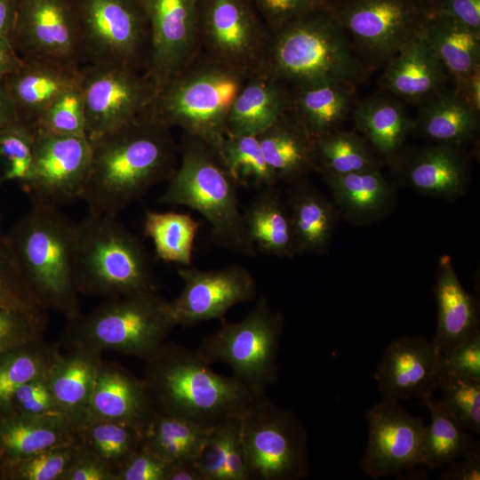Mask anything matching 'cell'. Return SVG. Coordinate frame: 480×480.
Here are the masks:
<instances>
[{"label": "cell", "mask_w": 480, "mask_h": 480, "mask_svg": "<svg viewBox=\"0 0 480 480\" xmlns=\"http://www.w3.org/2000/svg\"><path fill=\"white\" fill-rule=\"evenodd\" d=\"M59 349L47 372L56 405L63 415L78 425L85 421L101 354L76 345Z\"/></svg>", "instance_id": "cb8c5ba5"}, {"label": "cell", "mask_w": 480, "mask_h": 480, "mask_svg": "<svg viewBox=\"0 0 480 480\" xmlns=\"http://www.w3.org/2000/svg\"><path fill=\"white\" fill-rule=\"evenodd\" d=\"M116 218L88 213L75 224L73 267L79 293L111 299L156 291L143 245Z\"/></svg>", "instance_id": "8992f818"}, {"label": "cell", "mask_w": 480, "mask_h": 480, "mask_svg": "<svg viewBox=\"0 0 480 480\" xmlns=\"http://www.w3.org/2000/svg\"><path fill=\"white\" fill-rule=\"evenodd\" d=\"M443 468L441 480H479L480 452L452 460Z\"/></svg>", "instance_id": "680465c9"}, {"label": "cell", "mask_w": 480, "mask_h": 480, "mask_svg": "<svg viewBox=\"0 0 480 480\" xmlns=\"http://www.w3.org/2000/svg\"><path fill=\"white\" fill-rule=\"evenodd\" d=\"M240 419L231 418L210 429L195 457L204 480H251Z\"/></svg>", "instance_id": "d590c367"}, {"label": "cell", "mask_w": 480, "mask_h": 480, "mask_svg": "<svg viewBox=\"0 0 480 480\" xmlns=\"http://www.w3.org/2000/svg\"><path fill=\"white\" fill-rule=\"evenodd\" d=\"M258 72L290 89L325 81L356 85L369 73L346 31L324 6L271 29Z\"/></svg>", "instance_id": "3957f363"}, {"label": "cell", "mask_w": 480, "mask_h": 480, "mask_svg": "<svg viewBox=\"0 0 480 480\" xmlns=\"http://www.w3.org/2000/svg\"><path fill=\"white\" fill-rule=\"evenodd\" d=\"M80 425L63 414H11L0 422V454L11 466L43 450L79 438Z\"/></svg>", "instance_id": "83f0119b"}, {"label": "cell", "mask_w": 480, "mask_h": 480, "mask_svg": "<svg viewBox=\"0 0 480 480\" xmlns=\"http://www.w3.org/2000/svg\"><path fill=\"white\" fill-rule=\"evenodd\" d=\"M442 380L450 376L480 380V332L440 354Z\"/></svg>", "instance_id": "f5cc1de1"}, {"label": "cell", "mask_w": 480, "mask_h": 480, "mask_svg": "<svg viewBox=\"0 0 480 480\" xmlns=\"http://www.w3.org/2000/svg\"><path fill=\"white\" fill-rule=\"evenodd\" d=\"M168 465L141 447L119 468L116 480H165Z\"/></svg>", "instance_id": "11a10c76"}, {"label": "cell", "mask_w": 480, "mask_h": 480, "mask_svg": "<svg viewBox=\"0 0 480 480\" xmlns=\"http://www.w3.org/2000/svg\"><path fill=\"white\" fill-rule=\"evenodd\" d=\"M435 293L437 322L431 341L442 354L480 332L479 316L475 300L461 285L447 255L438 263Z\"/></svg>", "instance_id": "4316f807"}, {"label": "cell", "mask_w": 480, "mask_h": 480, "mask_svg": "<svg viewBox=\"0 0 480 480\" xmlns=\"http://www.w3.org/2000/svg\"><path fill=\"white\" fill-rule=\"evenodd\" d=\"M165 480H204L195 459L169 463Z\"/></svg>", "instance_id": "6125c7cd"}, {"label": "cell", "mask_w": 480, "mask_h": 480, "mask_svg": "<svg viewBox=\"0 0 480 480\" xmlns=\"http://www.w3.org/2000/svg\"><path fill=\"white\" fill-rule=\"evenodd\" d=\"M63 480H116V476L81 444L80 451Z\"/></svg>", "instance_id": "6f0895ef"}, {"label": "cell", "mask_w": 480, "mask_h": 480, "mask_svg": "<svg viewBox=\"0 0 480 480\" xmlns=\"http://www.w3.org/2000/svg\"><path fill=\"white\" fill-rule=\"evenodd\" d=\"M178 274L183 289L170 301L176 325L190 326L208 320H221L232 307L252 301L257 293L254 276L242 266L208 270L181 266Z\"/></svg>", "instance_id": "ac0fdd59"}, {"label": "cell", "mask_w": 480, "mask_h": 480, "mask_svg": "<svg viewBox=\"0 0 480 480\" xmlns=\"http://www.w3.org/2000/svg\"><path fill=\"white\" fill-rule=\"evenodd\" d=\"M59 348L43 339L0 353V409L10 413L16 390L47 372Z\"/></svg>", "instance_id": "b9f144b4"}, {"label": "cell", "mask_w": 480, "mask_h": 480, "mask_svg": "<svg viewBox=\"0 0 480 480\" xmlns=\"http://www.w3.org/2000/svg\"><path fill=\"white\" fill-rule=\"evenodd\" d=\"M353 120L373 148L388 158L401 150L407 135L413 131V120L402 101L384 91L361 100L354 108Z\"/></svg>", "instance_id": "1f68e13d"}, {"label": "cell", "mask_w": 480, "mask_h": 480, "mask_svg": "<svg viewBox=\"0 0 480 480\" xmlns=\"http://www.w3.org/2000/svg\"><path fill=\"white\" fill-rule=\"evenodd\" d=\"M452 80L453 89L462 100L476 111H480V68Z\"/></svg>", "instance_id": "91938a15"}, {"label": "cell", "mask_w": 480, "mask_h": 480, "mask_svg": "<svg viewBox=\"0 0 480 480\" xmlns=\"http://www.w3.org/2000/svg\"><path fill=\"white\" fill-rule=\"evenodd\" d=\"M420 36L453 79L480 68V33L442 14H428Z\"/></svg>", "instance_id": "e575fe53"}, {"label": "cell", "mask_w": 480, "mask_h": 480, "mask_svg": "<svg viewBox=\"0 0 480 480\" xmlns=\"http://www.w3.org/2000/svg\"><path fill=\"white\" fill-rule=\"evenodd\" d=\"M428 14L449 16L480 33V0H427Z\"/></svg>", "instance_id": "9f6ffc18"}, {"label": "cell", "mask_w": 480, "mask_h": 480, "mask_svg": "<svg viewBox=\"0 0 480 480\" xmlns=\"http://www.w3.org/2000/svg\"><path fill=\"white\" fill-rule=\"evenodd\" d=\"M289 186L284 201L300 254L323 252L330 243L336 222L332 204L307 179Z\"/></svg>", "instance_id": "836d02e7"}, {"label": "cell", "mask_w": 480, "mask_h": 480, "mask_svg": "<svg viewBox=\"0 0 480 480\" xmlns=\"http://www.w3.org/2000/svg\"><path fill=\"white\" fill-rule=\"evenodd\" d=\"M75 224L59 208L31 204L6 235L11 258L46 310L73 319L81 314L73 267Z\"/></svg>", "instance_id": "277c9868"}, {"label": "cell", "mask_w": 480, "mask_h": 480, "mask_svg": "<svg viewBox=\"0 0 480 480\" xmlns=\"http://www.w3.org/2000/svg\"><path fill=\"white\" fill-rule=\"evenodd\" d=\"M327 0H253L269 29L324 7Z\"/></svg>", "instance_id": "db71d44e"}, {"label": "cell", "mask_w": 480, "mask_h": 480, "mask_svg": "<svg viewBox=\"0 0 480 480\" xmlns=\"http://www.w3.org/2000/svg\"><path fill=\"white\" fill-rule=\"evenodd\" d=\"M440 353L423 336H403L386 348L374 372L384 399L409 400L433 396L440 389Z\"/></svg>", "instance_id": "ffe728a7"}, {"label": "cell", "mask_w": 480, "mask_h": 480, "mask_svg": "<svg viewBox=\"0 0 480 480\" xmlns=\"http://www.w3.org/2000/svg\"><path fill=\"white\" fill-rule=\"evenodd\" d=\"M356 86L341 81H325L291 89L290 110L315 140L340 129L351 109Z\"/></svg>", "instance_id": "4dcf8cb0"}, {"label": "cell", "mask_w": 480, "mask_h": 480, "mask_svg": "<svg viewBox=\"0 0 480 480\" xmlns=\"http://www.w3.org/2000/svg\"><path fill=\"white\" fill-rule=\"evenodd\" d=\"M324 7L351 38L368 71L419 36L428 15L427 0H327Z\"/></svg>", "instance_id": "7c38bea8"}, {"label": "cell", "mask_w": 480, "mask_h": 480, "mask_svg": "<svg viewBox=\"0 0 480 480\" xmlns=\"http://www.w3.org/2000/svg\"><path fill=\"white\" fill-rule=\"evenodd\" d=\"M79 440L116 476L124 463L141 448L142 430L119 422L90 420L81 425Z\"/></svg>", "instance_id": "7bdbcfd3"}, {"label": "cell", "mask_w": 480, "mask_h": 480, "mask_svg": "<svg viewBox=\"0 0 480 480\" xmlns=\"http://www.w3.org/2000/svg\"><path fill=\"white\" fill-rule=\"evenodd\" d=\"M68 321L66 345L100 354L115 351L143 361L166 342L176 326L170 301L156 291L108 299L92 312Z\"/></svg>", "instance_id": "ba28073f"}, {"label": "cell", "mask_w": 480, "mask_h": 480, "mask_svg": "<svg viewBox=\"0 0 480 480\" xmlns=\"http://www.w3.org/2000/svg\"><path fill=\"white\" fill-rule=\"evenodd\" d=\"M220 327L206 336L196 351L210 364H228L233 377L258 395L277 380L276 358L284 318L266 296L240 321L220 320Z\"/></svg>", "instance_id": "9c48e42d"}, {"label": "cell", "mask_w": 480, "mask_h": 480, "mask_svg": "<svg viewBox=\"0 0 480 480\" xmlns=\"http://www.w3.org/2000/svg\"><path fill=\"white\" fill-rule=\"evenodd\" d=\"M440 389V407L461 428L479 434L480 380L450 376L443 379Z\"/></svg>", "instance_id": "7dc6e473"}, {"label": "cell", "mask_w": 480, "mask_h": 480, "mask_svg": "<svg viewBox=\"0 0 480 480\" xmlns=\"http://www.w3.org/2000/svg\"><path fill=\"white\" fill-rule=\"evenodd\" d=\"M87 136H62L36 130L33 158L21 184L31 204L59 208L82 199L92 165Z\"/></svg>", "instance_id": "2e32d148"}, {"label": "cell", "mask_w": 480, "mask_h": 480, "mask_svg": "<svg viewBox=\"0 0 480 480\" xmlns=\"http://www.w3.org/2000/svg\"><path fill=\"white\" fill-rule=\"evenodd\" d=\"M393 157L404 182L422 194L456 197L468 183V163L460 146L436 143Z\"/></svg>", "instance_id": "7402d4cb"}, {"label": "cell", "mask_w": 480, "mask_h": 480, "mask_svg": "<svg viewBox=\"0 0 480 480\" xmlns=\"http://www.w3.org/2000/svg\"><path fill=\"white\" fill-rule=\"evenodd\" d=\"M199 54L246 76L264 61L270 29L253 0H197Z\"/></svg>", "instance_id": "4fadbf2b"}, {"label": "cell", "mask_w": 480, "mask_h": 480, "mask_svg": "<svg viewBox=\"0 0 480 480\" xmlns=\"http://www.w3.org/2000/svg\"><path fill=\"white\" fill-rule=\"evenodd\" d=\"M92 165L82 199L88 213L117 217L179 164L172 129L146 114L91 140Z\"/></svg>", "instance_id": "6da1fadb"}, {"label": "cell", "mask_w": 480, "mask_h": 480, "mask_svg": "<svg viewBox=\"0 0 480 480\" xmlns=\"http://www.w3.org/2000/svg\"><path fill=\"white\" fill-rule=\"evenodd\" d=\"M18 0H0V37H10Z\"/></svg>", "instance_id": "e7e4bbea"}, {"label": "cell", "mask_w": 480, "mask_h": 480, "mask_svg": "<svg viewBox=\"0 0 480 480\" xmlns=\"http://www.w3.org/2000/svg\"><path fill=\"white\" fill-rule=\"evenodd\" d=\"M154 412L142 380L119 364L102 360L84 423L107 420L143 430Z\"/></svg>", "instance_id": "603a6c76"}, {"label": "cell", "mask_w": 480, "mask_h": 480, "mask_svg": "<svg viewBox=\"0 0 480 480\" xmlns=\"http://www.w3.org/2000/svg\"><path fill=\"white\" fill-rule=\"evenodd\" d=\"M45 313L0 307V353L43 339Z\"/></svg>", "instance_id": "681fc988"}, {"label": "cell", "mask_w": 480, "mask_h": 480, "mask_svg": "<svg viewBox=\"0 0 480 480\" xmlns=\"http://www.w3.org/2000/svg\"><path fill=\"white\" fill-rule=\"evenodd\" d=\"M383 66L380 88L404 102L420 106L448 88V72L420 35Z\"/></svg>", "instance_id": "44dd1931"}, {"label": "cell", "mask_w": 480, "mask_h": 480, "mask_svg": "<svg viewBox=\"0 0 480 480\" xmlns=\"http://www.w3.org/2000/svg\"><path fill=\"white\" fill-rule=\"evenodd\" d=\"M179 149L180 161L158 202L196 211L210 224L212 238L219 245L254 256L257 250L239 209L238 186L219 149L186 133H182Z\"/></svg>", "instance_id": "5b68a950"}, {"label": "cell", "mask_w": 480, "mask_h": 480, "mask_svg": "<svg viewBox=\"0 0 480 480\" xmlns=\"http://www.w3.org/2000/svg\"><path fill=\"white\" fill-rule=\"evenodd\" d=\"M197 0H142L150 28L146 74L157 91L199 54Z\"/></svg>", "instance_id": "d6986e66"}, {"label": "cell", "mask_w": 480, "mask_h": 480, "mask_svg": "<svg viewBox=\"0 0 480 480\" xmlns=\"http://www.w3.org/2000/svg\"><path fill=\"white\" fill-rule=\"evenodd\" d=\"M314 153L315 171L322 175L379 167L378 159L364 138L340 129L315 139Z\"/></svg>", "instance_id": "60d3db41"}, {"label": "cell", "mask_w": 480, "mask_h": 480, "mask_svg": "<svg viewBox=\"0 0 480 480\" xmlns=\"http://www.w3.org/2000/svg\"><path fill=\"white\" fill-rule=\"evenodd\" d=\"M36 129L35 124L17 120L0 132V186L15 181L20 186L28 177Z\"/></svg>", "instance_id": "f6af8a7d"}, {"label": "cell", "mask_w": 480, "mask_h": 480, "mask_svg": "<svg viewBox=\"0 0 480 480\" xmlns=\"http://www.w3.org/2000/svg\"><path fill=\"white\" fill-rule=\"evenodd\" d=\"M9 38L23 60L82 67L76 0H18Z\"/></svg>", "instance_id": "9a60e30c"}, {"label": "cell", "mask_w": 480, "mask_h": 480, "mask_svg": "<svg viewBox=\"0 0 480 480\" xmlns=\"http://www.w3.org/2000/svg\"><path fill=\"white\" fill-rule=\"evenodd\" d=\"M19 120L16 109L6 90L4 79H0V132Z\"/></svg>", "instance_id": "be15d7a7"}, {"label": "cell", "mask_w": 480, "mask_h": 480, "mask_svg": "<svg viewBox=\"0 0 480 480\" xmlns=\"http://www.w3.org/2000/svg\"><path fill=\"white\" fill-rule=\"evenodd\" d=\"M80 69L23 60L19 69L3 78L19 119L35 124L60 93L78 82Z\"/></svg>", "instance_id": "484cf974"}, {"label": "cell", "mask_w": 480, "mask_h": 480, "mask_svg": "<svg viewBox=\"0 0 480 480\" xmlns=\"http://www.w3.org/2000/svg\"><path fill=\"white\" fill-rule=\"evenodd\" d=\"M249 76L198 54L157 91L146 115L219 149L231 105Z\"/></svg>", "instance_id": "52a82bcc"}, {"label": "cell", "mask_w": 480, "mask_h": 480, "mask_svg": "<svg viewBox=\"0 0 480 480\" xmlns=\"http://www.w3.org/2000/svg\"><path fill=\"white\" fill-rule=\"evenodd\" d=\"M80 448L78 438L38 452L9 466L12 476L21 480H63Z\"/></svg>", "instance_id": "c3c4849f"}, {"label": "cell", "mask_w": 480, "mask_h": 480, "mask_svg": "<svg viewBox=\"0 0 480 480\" xmlns=\"http://www.w3.org/2000/svg\"><path fill=\"white\" fill-rule=\"evenodd\" d=\"M211 428L154 412L142 430L141 447L166 463L195 459Z\"/></svg>", "instance_id": "f35d334b"}, {"label": "cell", "mask_w": 480, "mask_h": 480, "mask_svg": "<svg viewBox=\"0 0 480 480\" xmlns=\"http://www.w3.org/2000/svg\"><path fill=\"white\" fill-rule=\"evenodd\" d=\"M291 89L261 72L251 75L229 109L226 135H258L291 107Z\"/></svg>", "instance_id": "d4e9b609"}, {"label": "cell", "mask_w": 480, "mask_h": 480, "mask_svg": "<svg viewBox=\"0 0 480 480\" xmlns=\"http://www.w3.org/2000/svg\"><path fill=\"white\" fill-rule=\"evenodd\" d=\"M323 177L336 204L355 220L376 217L391 201L390 185L379 169Z\"/></svg>", "instance_id": "8d00e7d4"}, {"label": "cell", "mask_w": 480, "mask_h": 480, "mask_svg": "<svg viewBox=\"0 0 480 480\" xmlns=\"http://www.w3.org/2000/svg\"><path fill=\"white\" fill-rule=\"evenodd\" d=\"M240 432L251 480L308 476L307 431L292 411L259 396L244 411Z\"/></svg>", "instance_id": "30bf717a"}, {"label": "cell", "mask_w": 480, "mask_h": 480, "mask_svg": "<svg viewBox=\"0 0 480 480\" xmlns=\"http://www.w3.org/2000/svg\"><path fill=\"white\" fill-rule=\"evenodd\" d=\"M243 218L257 251L279 258L300 254L285 201L276 186L258 190Z\"/></svg>", "instance_id": "f546056e"}, {"label": "cell", "mask_w": 480, "mask_h": 480, "mask_svg": "<svg viewBox=\"0 0 480 480\" xmlns=\"http://www.w3.org/2000/svg\"><path fill=\"white\" fill-rule=\"evenodd\" d=\"M79 81L90 140L145 115L157 93L145 72L120 66L86 64Z\"/></svg>", "instance_id": "5bb4252c"}, {"label": "cell", "mask_w": 480, "mask_h": 480, "mask_svg": "<svg viewBox=\"0 0 480 480\" xmlns=\"http://www.w3.org/2000/svg\"><path fill=\"white\" fill-rule=\"evenodd\" d=\"M219 152L238 188L260 190L279 182L256 135H226Z\"/></svg>", "instance_id": "ee69618b"}, {"label": "cell", "mask_w": 480, "mask_h": 480, "mask_svg": "<svg viewBox=\"0 0 480 480\" xmlns=\"http://www.w3.org/2000/svg\"><path fill=\"white\" fill-rule=\"evenodd\" d=\"M9 253L7 244H6V235H4L1 229L0 224V254Z\"/></svg>", "instance_id": "03108f58"}, {"label": "cell", "mask_w": 480, "mask_h": 480, "mask_svg": "<svg viewBox=\"0 0 480 480\" xmlns=\"http://www.w3.org/2000/svg\"><path fill=\"white\" fill-rule=\"evenodd\" d=\"M256 136L278 181L292 185L315 171L314 139L290 109Z\"/></svg>", "instance_id": "f1b7e54d"}, {"label": "cell", "mask_w": 480, "mask_h": 480, "mask_svg": "<svg viewBox=\"0 0 480 480\" xmlns=\"http://www.w3.org/2000/svg\"><path fill=\"white\" fill-rule=\"evenodd\" d=\"M200 226L201 222L187 213L147 211L143 234L152 240L158 259L192 266L194 242Z\"/></svg>", "instance_id": "ab89813d"}, {"label": "cell", "mask_w": 480, "mask_h": 480, "mask_svg": "<svg viewBox=\"0 0 480 480\" xmlns=\"http://www.w3.org/2000/svg\"><path fill=\"white\" fill-rule=\"evenodd\" d=\"M11 409L14 411L12 414L24 416L62 414L50 389L47 372L20 387L12 396L10 412Z\"/></svg>", "instance_id": "816d5d0a"}, {"label": "cell", "mask_w": 480, "mask_h": 480, "mask_svg": "<svg viewBox=\"0 0 480 480\" xmlns=\"http://www.w3.org/2000/svg\"><path fill=\"white\" fill-rule=\"evenodd\" d=\"M0 307L45 313L26 285L10 253L0 254Z\"/></svg>", "instance_id": "f907efd6"}, {"label": "cell", "mask_w": 480, "mask_h": 480, "mask_svg": "<svg viewBox=\"0 0 480 480\" xmlns=\"http://www.w3.org/2000/svg\"><path fill=\"white\" fill-rule=\"evenodd\" d=\"M420 107L413 131L425 138L460 147L476 138L479 111L468 105L454 89L444 90Z\"/></svg>", "instance_id": "d6a6232c"}, {"label": "cell", "mask_w": 480, "mask_h": 480, "mask_svg": "<svg viewBox=\"0 0 480 480\" xmlns=\"http://www.w3.org/2000/svg\"><path fill=\"white\" fill-rule=\"evenodd\" d=\"M22 62L10 38L0 37V79L19 69Z\"/></svg>", "instance_id": "94428289"}, {"label": "cell", "mask_w": 480, "mask_h": 480, "mask_svg": "<svg viewBox=\"0 0 480 480\" xmlns=\"http://www.w3.org/2000/svg\"><path fill=\"white\" fill-rule=\"evenodd\" d=\"M144 362L141 380L154 411L205 428L241 417L261 396L214 372L196 350L173 342L166 341Z\"/></svg>", "instance_id": "7a4b0ae2"}, {"label": "cell", "mask_w": 480, "mask_h": 480, "mask_svg": "<svg viewBox=\"0 0 480 480\" xmlns=\"http://www.w3.org/2000/svg\"><path fill=\"white\" fill-rule=\"evenodd\" d=\"M368 437L360 460L370 477L397 476L420 464V451L426 425L398 401L382 399L365 413Z\"/></svg>", "instance_id": "e0dca14e"}, {"label": "cell", "mask_w": 480, "mask_h": 480, "mask_svg": "<svg viewBox=\"0 0 480 480\" xmlns=\"http://www.w3.org/2000/svg\"><path fill=\"white\" fill-rule=\"evenodd\" d=\"M422 403L429 412L430 423L423 434L420 464L430 469L440 468L480 452L478 442L440 407L433 396L423 398Z\"/></svg>", "instance_id": "74e56055"}, {"label": "cell", "mask_w": 480, "mask_h": 480, "mask_svg": "<svg viewBox=\"0 0 480 480\" xmlns=\"http://www.w3.org/2000/svg\"><path fill=\"white\" fill-rule=\"evenodd\" d=\"M79 80L60 93L38 116L35 122L38 132L62 136H87Z\"/></svg>", "instance_id": "bcb514c9"}, {"label": "cell", "mask_w": 480, "mask_h": 480, "mask_svg": "<svg viewBox=\"0 0 480 480\" xmlns=\"http://www.w3.org/2000/svg\"><path fill=\"white\" fill-rule=\"evenodd\" d=\"M76 4L82 62L146 72L150 28L142 0H76Z\"/></svg>", "instance_id": "8fae6325"}]
</instances>
